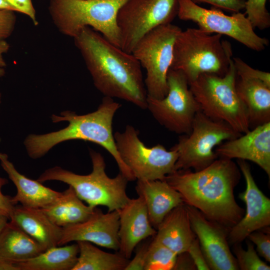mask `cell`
<instances>
[{"instance_id": "cell-1", "label": "cell", "mask_w": 270, "mask_h": 270, "mask_svg": "<svg viewBox=\"0 0 270 270\" xmlns=\"http://www.w3.org/2000/svg\"><path fill=\"white\" fill-rule=\"evenodd\" d=\"M95 87L104 96L118 98L146 109L147 94L141 65L90 27L74 38Z\"/></svg>"}, {"instance_id": "cell-2", "label": "cell", "mask_w": 270, "mask_h": 270, "mask_svg": "<svg viewBox=\"0 0 270 270\" xmlns=\"http://www.w3.org/2000/svg\"><path fill=\"white\" fill-rule=\"evenodd\" d=\"M240 176L232 160L219 158L202 170H176L164 180L180 193L184 204L230 230L244 214L234 196Z\"/></svg>"}, {"instance_id": "cell-3", "label": "cell", "mask_w": 270, "mask_h": 270, "mask_svg": "<svg viewBox=\"0 0 270 270\" xmlns=\"http://www.w3.org/2000/svg\"><path fill=\"white\" fill-rule=\"evenodd\" d=\"M120 106L112 98L104 96L97 110L92 112L78 115L66 110L59 116L52 114L53 122L66 121L68 122V126L46 134L28 136L24 143L28 156L32 159L42 158L56 144L69 140L90 141L102 146L112 155L120 172L128 181L136 180L120 158L112 134L113 118Z\"/></svg>"}, {"instance_id": "cell-4", "label": "cell", "mask_w": 270, "mask_h": 270, "mask_svg": "<svg viewBox=\"0 0 270 270\" xmlns=\"http://www.w3.org/2000/svg\"><path fill=\"white\" fill-rule=\"evenodd\" d=\"M222 38L198 28L182 30L174 42L170 68L180 71L188 84L204 73L224 76L232 60V50Z\"/></svg>"}, {"instance_id": "cell-5", "label": "cell", "mask_w": 270, "mask_h": 270, "mask_svg": "<svg viewBox=\"0 0 270 270\" xmlns=\"http://www.w3.org/2000/svg\"><path fill=\"white\" fill-rule=\"evenodd\" d=\"M92 170L86 175L75 174L58 166L46 170L37 180L40 182L58 180L68 184L78 196L90 206H106L108 212L118 210L129 200L126 194L128 180L120 173L110 178L106 172L102 156L90 149Z\"/></svg>"}, {"instance_id": "cell-6", "label": "cell", "mask_w": 270, "mask_h": 270, "mask_svg": "<svg viewBox=\"0 0 270 270\" xmlns=\"http://www.w3.org/2000/svg\"><path fill=\"white\" fill-rule=\"evenodd\" d=\"M127 0H50L48 12L62 34L74 38L82 28L90 27L120 48L116 16Z\"/></svg>"}, {"instance_id": "cell-7", "label": "cell", "mask_w": 270, "mask_h": 270, "mask_svg": "<svg viewBox=\"0 0 270 270\" xmlns=\"http://www.w3.org/2000/svg\"><path fill=\"white\" fill-rule=\"evenodd\" d=\"M236 78L232 60L224 76L202 74L189 86L202 112L243 134L250 130V126L246 110L236 90Z\"/></svg>"}, {"instance_id": "cell-8", "label": "cell", "mask_w": 270, "mask_h": 270, "mask_svg": "<svg viewBox=\"0 0 270 270\" xmlns=\"http://www.w3.org/2000/svg\"><path fill=\"white\" fill-rule=\"evenodd\" d=\"M241 134L226 122L211 118L200 110L194 116L190 134L180 136L172 148L178 152L175 171L206 168L218 158L216 146Z\"/></svg>"}, {"instance_id": "cell-9", "label": "cell", "mask_w": 270, "mask_h": 270, "mask_svg": "<svg viewBox=\"0 0 270 270\" xmlns=\"http://www.w3.org/2000/svg\"><path fill=\"white\" fill-rule=\"evenodd\" d=\"M181 30L171 23L160 26L144 36L133 50L132 54L146 70L144 82L148 96L162 99L167 94V76L174 42Z\"/></svg>"}, {"instance_id": "cell-10", "label": "cell", "mask_w": 270, "mask_h": 270, "mask_svg": "<svg viewBox=\"0 0 270 270\" xmlns=\"http://www.w3.org/2000/svg\"><path fill=\"white\" fill-rule=\"evenodd\" d=\"M134 127L127 125L123 132L114 134L117 150L136 179L164 180L175 171L178 151L168 150L162 144L148 148L140 140Z\"/></svg>"}, {"instance_id": "cell-11", "label": "cell", "mask_w": 270, "mask_h": 270, "mask_svg": "<svg viewBox=\"0 0 270 270\" xmlns=\"http://www.w3.org/2000/svg\"><path fill=\"white\" fill-rule=\"evenodd\" d=\"M178 10V0H128L116 16L120 48L132 54L146 34L160 26L170 24Z\"/></svg>"}, {"instance_id": "cell-12", "label": "cell", "mask_w": 270, "mask_h": 270, "mask_svg": "<svg viewBox=\"0 0 270 270\" xmlns=\"http://www.w3.org/2000/svg\"><path fill=\"white\" fill-rule=\"evenodd\" d=\"M168 91L162 99L147 96L146 108L154 119L168 130L188 134L200 107L188 82L180 70L170 68L167 76Z\"/></svg>"}, {"instance_id": "cell-13", "label": "cell", "mask_w": 270, "mask_h": 270, "mask_svg": "<svg viewBox=\"0 0 270 270\" xmlns=\"http://www.w3.org/2000/svg\"><path fill=\"white\" fill-rule=\"evenodd\" d=\"M177 16L195 22L206 32L226 35L255 51L264 50L269 44L267 38L254 32L246 14L240 12L228 16L216 8H202L192 0H178Z\"/></svg>"}, {"instance_id": "cell-14", "label": "cell", "mask_w": 270, "mask_h": 270, "mask_svg": "<svg viewBox=\"0 0 270 270\" xmlns=\"http://www.w3.org/2000/svg\"><path fill=\"white\" fill-rule=\"evenodd\" d=\"M186 206L191 227L210 270H239L229 246V230L206 218L197 208L186 204Z\"/></svg>"}, {"instance_id": "cell-15", "label": "cell", "mask_w": 270, "mask_h": 270, "mask_svg": "<svg viewBox=\"0 0 270 270\" xmlns=\"http://www.w3.org/2000/svg\"><path fill=\"white\" fill-rule=\"evenodd\" d=\"M246 182L245 191L240 194L246 210L241 220L229 230L228 239L231 244H239L253 232L270 225V200L259 189L246 160H238Z\"/></svg>"}, {"instance_id": "cell-16", "label": "cell", "mask_w": 270, "mask_h": 270, "mask_svg": "<svg viewBox=\"0 0 270 270\" xmlns=\"http://www.w3.org/2000/svg\"><path fill=\"white\" fill-rule=\"evenodd\" d=\"M119 225L118 210L104 213L96 207L87 220L62 228L58 246L82 240L118 251Z\"/></svg>"}, {"instance_id": "cell-17", "label": "cell", "mask_w": 270, "mask_h": 270, "mask_svg": "<svg viewBox=\"0 0 270 270\" xmlns=\"http://www.w3.org/2000/svg\"><path fill=\"white\" fill-rule=\"evenodd\" d=\"M240 136L216 146L218 158L250 160L270 177V122L258 126Z\"/></svg>"}, {"instance_id": "cell-18", "label": "cell", "mask_w": 270, "mask_h": 270, "mask_svg": "<svg viewBox=\"0 0 270 270\" xmlns=\"http://www.w3.org/2000/svg\"><path fill=\"white\" fill-rule=\"evenodd\" d=\"M119 212L118 252L128 259L143 240L154 236L156 230L150 224L147 209L140 196L130 198Z\"/></svg>"}, {"instance_id": "cell-19", "label": "cell", "mask_w": 270, "mask_h": 270, "mask_svg": "<svg viewBox=\"0 0 270 270\" xmlns=\"http://www.w3.org/2000/svg\"><path fill=\"white\" fill-rule=\"evenodd\" d=\"M0 164L16 188V194L12 197L14 205L20 202L26 208H43L52 204L61 194L62 192L55 191L38 180L30 179L20 173L9 160L8 155L1 152Z\"/></svg>"}, {"instance_id": "cell-20", "label": "cell", "mask_w": 270, "mask_h": 270, "mask_svg": "<svg viewBox=\"0 0 270 270\" xmlns=\"http://www.w3.org/2000/svg\"><path fill=\"white\" fill-rule=\"evenodd\" d=\"M135 189L144 200L156 230L170 212L184 204L180 193L164 180H137Z\"/></svg>"}, {"instance_id": "cell-21", "label": "cell", "mask_w": 270, "mask_h": 270, "mask_svg": "<svg viewBox=\"0 0 270 270\" xmlns=\"http://www.w3.org/2000/svg\"><path fill=\"white\" fill-rule=\"evenodd\" d=\"M154 240L177 254L187 252L196 236L190 225L184 204L170 212L156 228Z\"/></svg>"}, {"instance_id": "cell-22", "label": "cell", "mask_w": 270, "mask_h": 270, "mask_svg": "<svg viewBox=\"0 0 270 270\" xmlns=\"http://www.w3.org/2000/svg\"><path fill=\"white\" fill-rule=\"evenodd\" d=\"M10 220L37 241L45 250L58 246L62 228L51 221L40 208L16 204Z\"/></svg>"}, {"instance_id": "cell-23", "label": "cell", "mask_w": 270, "mask_h": 270, "mask_svg": "<svg viewBox=\"0 0 270 270\" xmlns=\"http://www.w3.org/2000/svg\"><path fill=\"white\" fill-rule=\"evenodd\" d=\"M236 88L246 110L250 128L270 122V86L259 79L237 76Z\"/></svg>"}, {"instance_id": "cell-24", "label": "cell", "mask_w": 270, "mask_h": 270, "mask_svg": "<svg viewBox=\"0 0 270 270\" xmlns=\"http://www.w3.org/2000/svg\"><path fill=\"white\" fill-rule=\"evenodd\" d=\"M45 249L15 223L8 222L0 234V258L14 264L35 257Z\"/></svg>"}, {"instance_id": "cell-25", "label": "cell", "mask_w": 270, "mask_h": 270, "mask_svg": "<svg viewBox=\"0 0 270 270\" xmlns=\"http://www.w3.org/2000/svg\"><path fill=\"white\" fill-rule=\"evenodd\" d=\"M94 208L84 204L69 186L54 202L40 209L54 224L63 228L87 220Z\"/></svg>"}, {"instance_id": "cell-26", "label": "cell", "mask_w": 270, "mask_h": 270, "mask_svg": "<svg viewBox=\"0 0 270 270\" xmlns=\"http://www.w3.org/2000/svg\"><path fill=\"white\" fill-rule=\"evenodd\" d=\"M79 253L74 244L48 248L30 259L14 263L19 270H72Z\"/></svg>"}, {"instance_id": "cell-27", "label": "cell", "mask_w": 270, "mask_h": 270, "mask_svg": "<svg viewBox=\"0 0 270 270\" xmlns=\"http://www.w3.org/2000/svg\"><path fill=\"white\" fill-rule=\"evenodd\" d=\"M79 253L72 270H124L130 262L120 252L112 254L87 241H78Z\"/></svg>"}, {"instance_id": "cell-28", "label": "cell", "mask_w": 270, "mask_h": 270, "mask_svg": "<svg viewBox=\"0 0 270 270\" xmlns=\"http://www.w3.org/2000/svg\"><path fill=\"white\" fill-rule=\"evenodd\" d=\"M177 254L160 243L154 240L149 244L144 270H172Z\"/></svg>"}, {"instance_id": "cell-29", "label": "cell", "mask_w": 270, "mask_h": 270, "mask_svg": "<svg viewBox=\"0 0 270 270\" xmlns=\"http://www.w3.org/2000/svg\"><path fill=\"white\" fill-rule=\"evenodd\" d=\"M246 246L244 250L240 243L234 244L233 250L239 270H270V266L260 258L250 240L246 241Z\"/></svg>"}, {"instance_id": "cell-30", "label": "cell", "mask_w": 270, "mask_h": 270, "mask_svg": "<svg viewBox=\"0 0 270 270\" xmlns=\"http://www.w3.org/2000/svg\"><path fill=\"white\" fill-rule=\"evenodd\" d=\"M266 0L245 1V14L252 27L264 30L270 26V14L266 4Z\"/></svg>"}, {"instance_id": "cell-31", "label": "cell", "mask_w": 270, "mask_h": 270, "mask_svg": "<svg viewBox=\"0 0 270 270\" xmlns=\"http://www.w3.org/2000/svg\"><path fill=\"white\" fill-rule=\"evenodd\" d=\"M249 240L256 246L258 254L266 262H270V227L266 226L250 233L248 236Z\"/></svg>"}, {"instance_id": "cell-32", "label": "cell", "mask_w": 270, "mask_h": 270, "mask_svg": "<svg viewBox=\"0 0 270 270\" xmlns=\"http://www.w3.org/2000/svg\"><path fill=\"white\" fill-rule=\"evenodd\" d=\"M232 60L238 76L259 79L270 86L269 72L254 69L238 58H233Z\"/></svg>"}, {"instance_id": "cell-33", "label": "cell", "mask_w": 270, "mask_h": 270, "mask_svg": "<svg viewBox=\"0 0 270 270\" xmlns=\"http://www.w3.org/2000/svg\"><path fill=\"white\" fill-rule=\"evenodd\" d=\"M16 22L14 12L0 10V38L5 40L12 33Z\"/></svg>"}, {"instance_id": "cell-34", "label": "cell", "mask_w": 270, "mask_h": 270, "mask_svg": "<svg viewBox=\"0 0 270 270\" xmlns=\"http://www.w3.org/2000/svg\"><path fill=\"white\" fill-rule=\"evenodd\" d=\"M194 2H204L212 4L225 10L237 12L244 8L245 1L244 0H192Z\"/></svg>"}, {"instance_id": "cell-35", "label": "cell", "mask_w": 270, "mask_h": 270, "mask_svg": "<svg viewBox=\"0 0 270 270\" xmlns=\"http://www.w3.org/2000/svg\"><path fill=\"white\" fill-rule=\"evenodd\" d=\"M187 252L193 260L196 270H210L197 238L192 242Z\"/></svg>"}, {"instance_id": "cell-36", "label": "cell", "mask_w": 270, "mask_h": 270, "mask_svg": "<svg viewBox=\"0 0 270 270\" xmlns=\"http://www.w3.org/2000/svg\"><path fill=\"white\" fill-rule=\"evenodd\" d=\"M17 12L28 16L35 26L38 24L36 12L32 0H6Z\"/></svg>"}, {"instance_id": "cell-37", "label": "cell", "mask_w": 270, "mask_h": 270, "mask_svg": "<svg viewBox=\"0 0 270 270\" xmlns=\"http://www.w3.org/2000/svg\"><path fill=\"white\" fill-rule=\"evenodd\" d=\"M149 244L144 243L138 249L134 256L124 268V270H144L146 258Z\"/></svg>"}, {"instance_id": "cell-38", "label": "cell", "mask_w": 270, "mask_h": 270, "mask_svg": "<svg viewBox=\"0 0 270 270\" xmlns=\"http://www.w3.org/2000/svg\"><path fill=\"white\" fill-rule=\"evenodd\" d=\"M8 183L7 179L0 178V214L7 216L9 220L16 205L12 202V197L2 194V186Z\"/></svg>"}, {"instance_id": "cell-39", "label": "cell", "mask_w": 270, "mask_h": 270, "mask_svg": "<svg viewBox=\"0 0 270 270\" xmlns=\"http://www.w3.org/2000/svg\"><path fill=\"white\" fill-rule=\"evenodd\" d=\"M173 270H196V267L188 252L177 255Z\"/></svg>"}, {"instance_id": "cell-40", "label": "cell", "mask_w": 270, "mask_h": 270, "mask_svg": "<svg viewBox=\"0 0 270 270\" xmlns=\"http://www.w3.org/2000/svg\"><path fill=\"white\" fill-rule=\"evenodd\" d=\"M9 48L10 45L5 40L0 38V68H4L6 66L4 54L8 50Z\"/></svg>"}, {"instance_id": "cell-41", "label": "cell", "mask_w": 270, "mask_h": 270, "mask_svg": "<svg viewBox=\"0 0 270 270\" xmlns=\"http://www.w3.org/2000/svg\"><path fill=\"white\" fill-rule=\"evenodd\" d=\"M0 270H19L15 264L0 258Z\"/></svg>"}, {"instance_id": "cell-42", "label": "cell", "mask_w": 270, "mask_h": 270, "mask_svg": "<svg viewBox=\"0 0 270 270\" xmlns=\"http://www.w3.org/2000/svg\"><path fill=\"white\" fill-rule=\"evenodd\" d=\"M0 10H8L17 12L16 9L6 0H0Z\"/></svg>"}, {"instance_id": "cell-43", "label": "cell", "mask_w": 270, "mask_h": 270, "mask_svg": "<svg viewBox=\"0 0 270 270\" xmlns=\"http://www.w3.org/2000/svg\"><path fill=\"white\" fill-rule=\"evenodd\" d=\"M8 220L9 218L7 216L0 214V234L8 223Z\"/></svg>"}, {"instance_id": "cell-44", "label": "cell", "mask_w": 270, "mask_h": 270, "mask_svg": "<svg viewBox=\"0 0 270 270\" xmlns=\"http://www.w3.org/2000/svg\"><path fill=\"white\" fill-rule=\"evenodd\" d=\"M5 74V70L4 68H0V78L4 76Z\"/></svg>"}, {"instance_id": "cell-45", "label": "cell", "mask_w": 270, "mask_h": 270, "mask_svg": "<svg viewBox=\"0 0 270 270\" xmlns=\"http://www.w3.org/2000/svg\"><path fill=\"white\" fill-rule=\"evenodd\" d=\"M1 98H2V95H1V94L0 92V103H1Z\"/></svg>"}]
</instances>
